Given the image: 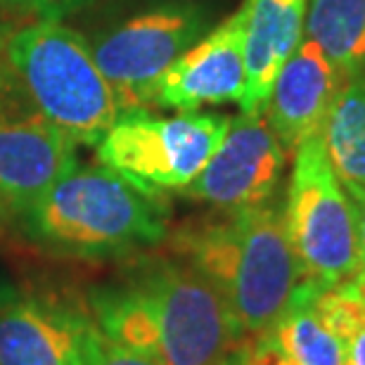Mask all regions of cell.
I'll return each mask as SVG.
<instances>
[{
    "label": "cell",
    "mask_w": 365,
    "mask_h": 365,
    "mask_svg": "<svg viewBox=\"0 0 365 365\" xmlns=\"http://www.w3.org/2000/svg\"><path fill=\"white\" fill-rule=\"evenodd\" d=\"M91 311L114 344L159 365H225L245 341L218 289L176 254L95 287Z\"/></svg>",
    "instance_id": "6da1fadb"
},
{
    "label": "cell",
    "mask_w": 365,
    "mask_h": 365,
    "mask_svg": "<svg viewBox=\"0 0 365 365\" xmlns=\"http://www.w3.org/2000/svg\"><path fill=\"white\" fill-rule=\"evenodd\" d=\"M171 252L218 289L245 339L271 330L302 282L284 209L275 200L180 225Z\"/></svg>",
    "instance_id": "7a4b0ae2"
},
{
    "label": "cell",
    "mask_w": 365,
    "mask_h": 365,
    "mask_svg": "<svg viewBox=\"0 0 365 365\" xmlns=\"http://www.w3.org/2000/svg\"><path fill=\"white\" fill-rule=\"evenodd\" d=\"M21 230L36 247L71 259H121L166 237L159 195L107 166L74 164L24 214Z\"/></svg>",
    "instance_id": "3957f363"
},
{
    "label": "cell",
    "mask_w": 365,
    "mask_h": 365,
    "mask_svg": "<svg viewBox=\"0 0 365 365\" xmlns=\"http://www.w3.org/2000/svg\"><path fill=\"white\" fill-rule=\"evenodd\" d=\"M3 62L41 119L74 145H98L121 109L88 41L62 21H31L10 36Z\"/></svg>",
    "instance_id": "277c9868"
},
{
    "label": "cell",
    "mask_w": 365,
    "mask_h": 365,
    "mask_svg": "<svg viewBox=\"0 0 365 365\" xmlns=\"http://www.w3.org/2000/svg\"><path fill=\"white\" fill-rule=\"evenodd\" d=\"M282 209L304 282L330 289L361 271L359 211L327 162L320 133L297 148Z\"/></svg>",
    "instance_id": "5b68a950"
},
{
    "label": "cell",
    "mask_w": 365,
    "mask_h": 365,
    "mask_svg": "<svg viewBox=\"0 0 365 365\" xmlns=\"http://www.w3.org/2000/svg\"><path fill=\"white\" fill-rule=\"evenodd\" d=\"M228 126L225 114L152 116L148 109H133L119 114L98 143V159L145 192L182 190L200 176Z\"/></svg>",
    "instance_id": "8992f818"
},
{
    "label": "cell",
    "mask_w": 365,
    "mask_h": 365,
    "mask_svg": "<svg viewBox=\"0 0 365 365\" xmlns=\"http://www.w3.org/2000/svg\"><path fill=\"white\" fill-rule=\"evenodd\" d=\"M207 31L209 17L200 5L166 3L95 34L88 46L123 114L155 105L164 71Z\"/></svg>",
    "instance_id": "52a82bcc"
},
{
    "label": "cell",
    "mask_w": 365,
    "mask_h": 365,
    "mask_svg": "<svg viewBox=\"0 0 365 365\" xmlns=\"http://www.w3.org/2000/svg\"><path fill=\"white\" fill-rule=\"evenodd\" d=\"M287 152L268 126L264 112L230 116L218 150L190 185L180 190L190 200L216 211L261 207L275 200Z\"/></svg>",
    "instance_id": "ba28073f"
},
{
    "label": "cell",
    "mask_w": 365,
    "mask_h": 365,
    "mask_svg": "<svg viewBox=\"0 0 365 365\" xmlns=\"http://www.w3.org/2000/svg\"><path fill=\"white\" fill-rule=\"evenodd\" d=\"M93 318L36 292L0 289V365H86Z\"/></svg>",
    "instance_id": "9c48e42d"
},
{
    "label": "cell",
    "mask_w": 365,
    "mask_h": 365,
    "mask_svg": "<svg viewBox=\"0 0 365 365\" xmlns=\"http://www.w3.org/2000/svg\"><path fill=\"white\" fill-rule=\"evenodd\" d=\"M245 88V10L240 7L164 71L155 91V107L197 112L207 105L240 102Z\"/></svg>",
    "instance_id": "30bf717a"
},
{
    "label": "cell",
    "mask_w": 365,
    "mask_h": 365,
    "mask_svg": "<svg viewBox=\"0 0 365 365\" xmlns=\"http://www.w3.org/2000/svg\"><path fill=\"white\" fill-rule=\"evenodd\" d=\"M76 162V145L38 114L0 121V223L19 218Z\"/></svg>",
    "instance_id": "8fae6325"
},
{
    "label": "cell",
    "mask_w": 365,
    "mask_h": 365,
    "mask_svg": "<svg viewBox=\"0 0 365 365\" xmlns=\"http://www.w3.org/2000/svg\"><path fill=\"white\" fill-rule=\"evenodd\" d=\"M346 78L316 43L304 36L282 62L264 105V116L287 155L318 135Z\"/></svg>",
    "instance_id": "7c38bea8"
},
{
    "label": "cell",
    "mask_w": 365,
    "mask_h": 365,
    "mask_svg": "<svg viewBox=\"0 0 365 365\" xmlns=\"http://www.w3.org/2000/svg\"><path fill=\"white\" fill-rule=\"evenodd\" d=\"M309 0H245L247 88L240 112L259 114L271 93L282 62L304 38Z\"/></svg>",
    "instance_id": "4fadbf2b"
},
{
    "label": "cell",
    "mask_w": 365,
    "mask_h": 365,
    "mask_svg": "<svg viewBox=\"0 0 365 365\" xmlns=\"http://www.w3.org/2000/svg\"><path fill=\"white\" fill-rule=\"evenodd\" d=\"M320 138L341 187L354 204L365 200V76L346 78L327 112Z\"/></svg>",
    "instance_id": "5bb4252c"
},
{
    "label": "cell",
    "mask_w": 365,
    "mask_h": 365,
    "mask_svg": "<svg viewBox=\"0 0 365 365\" xmlns=\"http://www.w3.org/2000/svg\"><path fill=\"white\" fill-rule=\"evenodd\" d=\"M311 282H299L271 337L294 365H346V346L318 309V292Z\"/></svg>",
    "instance_id": "9a60e30c"
},
{
    "label": "cell",
    "mask_w": 365,
    "mask_h": 365,
    "mask_svg": "<svg viewBox=\"0 0 365 365\" xmlns=\"http://www.w3.org/2000/svg\"><path fill=\"white\" fill-rule=\"evenodd\" d=\"M304 36L344 78L365 76V0H309Z\"/></svg>",
    "instance_id": "2e32d148"
},
{
    "label": "cell",
    "mask_w": 365,
    "mask_h": 365,
    "mask_svg": "<svg viewBox=\"0 0 365 365\" xmlns=\"http://www.w3.org/2000/svg\"><path fill=\"white\" fill-rule=\"evenodd\" d=\"M318 309L344 341L346 365H365V302L346 282L318 292Z\"/></svg>",
    "instance_id": "e0dca14e"
},
{
    "label": "cell",
    "mask_w": 365,
    "mask_h": 365,
    "mask_svg": "<svg viewBox=\"0 0 365 365\" xmlns=\"http://www.w3.org/2000/svg\"><path fill=\"white\" fill-rule=\"evenodd\" d=\"M91 0H0V14L31 21H62L67 14L78 12Z\"/></svg>",
    "instance_id": "ac0fdd59"
},
{
    "label": "cell",
    "mask_w": 365,
    "mask_h": 365,
    "mask_svg": "<svg viewBox=\"0 0 365 365\" xmlns=\"http://www.w3.org/2000/svg\"><path fill=\"white\" fill-rule=\"evenodd\" d=\"M86 365H159L155 361L138 356L128 349L114 344L107 334H102L98 325H91L86 339Z\"/></svg>",
    "instance_id": "d6986e66"
},
{
    "label": "cell",
    "mask_w": 365,
    "mask_h": 365,
    "mask_svg": "<svg viewBox=\"0 0 365 365\" xmlns=\"http://www.w3.org/2000/svg\"><path fill=\"white\" fill-rule=\"evenodd\" d=\"M225 365H294V363L275 344L271 332H264L257 334V337L240 341V346L232 351Z\"/></svg>",
    "instance_id": "ffe728a7"
},
{
    "label": "cell",
    "mask_w": 365,
    "mask_h": 365,
    "mask_svg": "<svg viewBox=\"0 0 365 365\" xmlns=\"http://www.w3.org/2000/svg\"><path fill=\"white\" fill-rule=\"evenodd\" d=\"M14 93H17V91H14V86H12L10 71H7L5 62L0 60V121L5 119V112L12 105V95Z\"/></svg>",
    "instance_id": "44dd1931"
},
{
    "label": "cell",
    "mask_w": 365,
    "mask_h": 365,
    "mask_svg": "<svg viewBox=\"0 0 365 365\" xmlns=\"http://www.w3.org/2000/svg\"><path fill=\"white\" fill-rule=\"evenodd\" d=\"M359 211V237H361V252H363V266H365V200L361 204H356Z\"/></svg>",
    "instance_id": "7402d4cb"
},
{
    "label": "cell",
    "mask_w": 365,
    "mask_h": 365,
    "mask_svg": "<svg viewBox=\"0 0 365 365\" xmlns=\"http://www.w3.org/2000/svg\"><path fill=\"white\" fill-rule=\"evenodd\" d=\"M349 284H351V287L356 289V294H359L363 302H365V266L351 277V280H349Z\"/></svg>",
    "instance_id": "603a6c76"
}]
</instances>
